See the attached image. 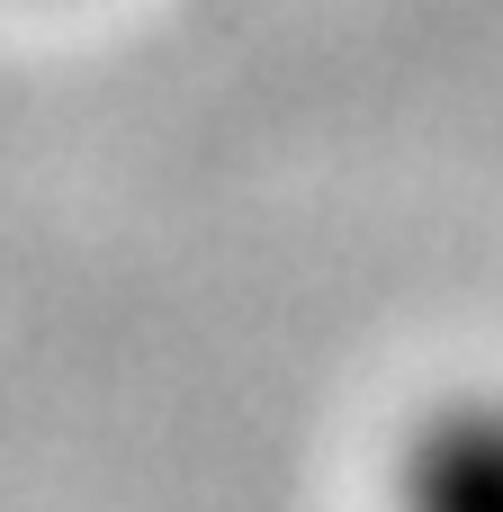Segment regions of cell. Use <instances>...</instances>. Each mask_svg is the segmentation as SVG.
I'll return each mask as SVG.
<instances>
[{"instance_id": "6da1fadb", "label": "cell", "mask_w": 503, "mask_h": 512, "mask_svg": "<svg viewBox=\"0 0 503 512\" xmlns=\"http://www.w3.org/2000/svg\"><path fill=\"white\" fill-rule=\"evenodd\" d=\"M387 512H503V396H450L396 450Z\"/></svg>"}]
</instances>
